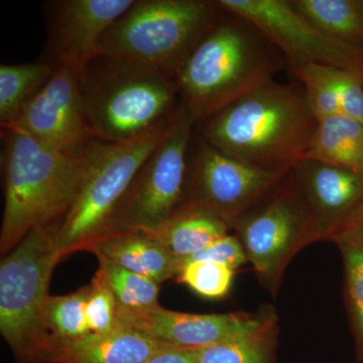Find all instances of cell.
Wrapping results in <instances>:
<instances>
[{"label":"cell","instance_id":"obj_1","mask_svg":"<svg viewBox=\"0 0 363 363\" xmlns=\"http://www.w3.org/2000/svg\"><path fill=\"white\" fill-rule=\"evenodd\" d=\"M316 126L304 89L272 80L204 121L202 133L227 156L290 172L305 159Z\"/></svg>","mask_w":363,"mask_h":363},{"label":"cell","instance_id":"obj_2","mask_svg":"<svg viewBox=\"0 0 363 363\" xmlns=\"http://www.w3.org/2000/svg\"><path fill=\"white\" fill-rule=\"evenodd\" d=\"M226 13L175 76L181 104L195 123H204L274 80L286 63L278 48L257 26Z\"/></svg>","mask_w":363,"mask_h":363},{"label":"cell","instance_id":"obj_3","mask_svg":"<svg viewBox=\"0 0 363 363\" xmlns=\"http://www.w3.org/2000/svg\"><path fill=\"white\" fill-rule=\"evenodd\" d=\"M6 203L0 247L7 252L35 227L65 216L89 160L88 143L77 152L52 149L16 130H4Z\"/></svg>","mask_w":363,"mask_h":363},{"label":"cell","instance_id":"obj_4","mask_svg":"<svg viewBox=\"0 0 363 363\" xmlns=\"http://www.w3.org/2000/svg\"><path fill=\"white\" fill-rule=\"evenodd\" d=\"M88 124L95 138L121 143L169 121L181 106L175 78L150 67L96 55L81 71Z\"/></svg>","mask_w":363,"mask_h":363},{"label":"cell","instance_id":"obj_5","mask_svg":"<svg viewBox=\"0 0 363 363\" xmlns=\"http://www.w3.org/2000/svg\"><path fill=\"white\" fill-rule=\"evenodd\" d=\"M222 13L218 1L135 0L102 35L96 55L150 67L175 78Z\"/></svg>","mask_w":363,"mask_h":363},{"label":"cell","instance_id":"obj_6","mask_svg":"<svg viewBox=\"0 0 363 363\" xmlns=\"http://www.w3.org/2000/svg\"><path fill=\"white\" fill-rule=\"evenodd\" d=\"M63 255L56 223L32 229L1 260L0 331L21 359L45 363L50 279Z\"/></svg>","mask_w":363,"mask_h":363},{"label":"cell","instance_id":"obj_7","mask_svg":"<svg viewBox=\"0 0 363 363\" xmlns=\"http://www.w3.org/2000/svg\"><path fill=\"white\" fill-rule=\"evenodd\" d=\"M174 116L124 142L93 138L88 143L89 160L84 178L70 209L57 223V235L64 255L85 247L106 233L117 206L143 162L168 133Z\"/></svg>","mask_w":363,"mask_h":363},{"label":"cell","instance_id":"obj_8","mask_svg":"<svg viewBox=\"0 0 363 363\" xmlns=\"http://www.w3.org/2000/svg\"><path fill=\"white\" fill-rule=\"evenodd\" d=\"M194 124L181 104L168 133L143 162L104 234L156 228L178 209L185 192Z\"/></svg>","mask_w":363,"mask_h":363},{"label":"cell","instance_id":"obj_9","mask_svg":"<svg viewBox=\"0 0 363 363\" xmlns=\"http://www.w3.org/2000/svg\"><path fill=\"white\" fill-rule=\"evenodd\" d=\"M227 13L250 21L278 48L290 68L336 67L363 78V51L332 39L305 20L289 0H219Z\"/></svg>","mask_w":363,"mask_h":363},{"label":"cell","instance_id":"obj_10","mask_svg":"<svg viewBox=\"0 0 363 363\" xmlns=\"http://www.w3.org/2000/svg\"><path fill=\"white\" fill-rule=\"evenodd\" d=\"M247 260L262 285L274 291L298 248L318 240L314 221L298 186L284 191L262 209L233 222Z\"/></svg>","mask_w":363,"mask_h":363},{"label":"cell","instance_id":"obj_11","mask_svg":"<svg viewBox=\"0 0 363 363\" xmlns=\"http://www.w3.org/2000/svg\"><path fill=\"white\" fill-rule=\"evenodd\" d=\"M290 172L257 168L203 140L188 169L191 190L185 202L209 208L233 224Z\"/></svg>","mask_w":363,"mask_h":363},{"label":"cell","instance_id":"obj_12","mask_svg":"<svg viewBox=\"0 0 363 363\" xmlns=\"http://www.w3.org/2000/svg\"><path fill=\"white\" fill-rule=\"evenodd\" d=\"M6 130L21 131L62 152L83 149L95 138L83 104L80 69L55 67L49 81Z\"/></svg>","mask_w":363,"mask_h":363},{"label":"cell","instance_id":"obj_13","mask_svg":"<svg viewBox=\"0 0 363 363\" xmlns=\"http://www.w3.org/2000/svg\"><path fill=\"white\" fill-rule=\"evenodd\" d=\"M272 312L259 314H190L169 311L159 305L142 310L117 309V323L147 337L180 348H203L226 339L259 330L274 319Z\"/></svg>","mask_w":363,"mask_h":363},{"label":"cell","instance_id":"obj_14","mask_svg":"<svg viewBox=\"0 0 363 363\" xmlns=\"http://www.w3.org/2000/svg\"><path fill=\"white\" fill-rule=\"evenodd\" d=\"M135 0H58L47 4V63L84 68L102 35Z\"/></svg>","mask_w":363,"mask_h":363},{"label":"cell","instance_id":"obj_15","mask_svg":"<svg viewBox=\"0 0 363 363\" xmlns=\"http://www.w3.org/2000/svg\"><path fill=\"white\" fill-rule=\"evenodd\" d=\"M292 171L318 240L332 238L357 223L363 207V173L310 159L298 162Z\"/></svg>","mask_w":363,"mask_h":363},{"label":"cell","instance_id":"obj_16","mask_svg":"<svg viewBox=\"0 0 363 363\" xmlns=\"http://www.w3.org/2000/svg\"><path fill=\"white\" fill-rule=\"evenodd\" d=\"M176 346L155 340L117 323L105 333H91L79 340L57 344L48 355L50 363H145Z\"/></svg>","mask_w":363,"mask_h":363},{"label":"cell","instance_id":"obj_17","mask_svg":"<svg viewBox=\"0 0 363 363\" xmlns=\"http://www.w3.org/2000/svg\"><path fill=\"white\" fill-rule=\"evenodd\" d=\"M85 247L97 255L99 262H111L162 283L178 276V259L164 245L138 230L104 234Z\"/></svg>","mask_w":363,"mask_h":363},{"label":"cell","instance_id":"obj_18","mask_svg":"<svg viewBox=\"0 0 363 363\" xmlns=\"http://www.w3.org/2000/svg\"><path fill=\"white\" fill-rule=\"evenodd\" d=\"M231 224L209 208L183 202L162 225L142 231L161 241L181 262L227 235Z\"/></svg>","mask_w":363,"mask_h":363},{"label":"cell","instance_id":"obj_19","mask_svg":"<svg viewBox=\"0 0 363 363\" xmlns=\"http://www.w3.org/2000/svg\"><path fill=\"white\" fill-rule=\"evenodd\" d=\"M305 159L363 173V124L344 114L318 121Z\"/></svg>","mask_w":363,"mask_h":363},{"label":"cell","instance_id":"obj_20","mask_svg":"<svg viewBox=\"0 0 363 363\" xmlns=\"http://www.w3.org/2000/svg\"><path fill=\"white\" fill-rule=\"evenodd\" d=\"M289 2L320 32L363 51V16L357 0H289Z\"/></svg>","mask_w":363,"mask_h":363},{"label":"cell","instance_id":"obj_21","mask_svg":"<svg viewBox=\"0 0 363 363\" xmlns=\"http://www.w3.org/2000/svg\"><path fill=\"white\" fill-rule=\"evenodd\" d=\"M55 67L47 62L0 66V124L11 128L26 105L51 78Z\"/></svg>","mask_w":363,"mask_h":363},{"label":"cell","instance_id":"obj_22","mask_svg":"<svg viewBox=\"0 0 363 363\" xmlns=\"http://www.w3.org/2000/svg\"><path fill=\"white\" fill-rule=\"evenodd\" d=\"M89 286L80 289L70 295L50 297L45 306L44 330L47 339L48 354L57 344L72 342L91 334L85 307Z\"/></svg>","mask_w":363,"mask_h":363},{"label":"cell","instance_id":"obj_23","mask_svg":"<svg viewBox=\"0 0 363 363\" xmlns=\"http://www.w3.org/2000/svg\"><path fill=\"white\" fill-rule=\"evenodd\" d=\"M277 318L252 333L199 348L198 363H276Z\"/></svg>","mask_w":363,"mask_h":363},{"label":"cell","instance_id":"obj_24","mask_svg":"<svg viewBox=\"0 0 363 363\" xmlns=\"http://www.w3.org/2000/svg\"><path fill=\"white\" fill-rule=\"evenodd\" d=\"M342 252L358 360L363 362V226L355 223L331 238Z\"/></svg>","mask_w":363,"mask_h":363},{"label":"cell","instance_id":"obj_25","mask_svg":"<svg viewBox=\"0 0 363 363\" xmlns=\"http://www.w3.org/2000/svg\"><path fill=\"white\" fill-rule=\"evenodd\" d=\"M99 269L113 291L118 307L142 310L157 306L160 286L154 279L111 262H100Z\"/></svg>","mask_w":363,"mask_h":363},{"label":"cell","instance_id":"obj_26","mask_svg":"<svg viewBox=\"0 0 363 363\" xmlns=\"http://www.w3.org/2000/svg\"><path fill=\"white\" fill-rule=\"evenodd\" d=\"M234 271L230 267L208 262H193L184 264L179 272L181 283L205 298H221L230 292Z\"/></svg>","mask_w":363,"mask_h":363},{"label":"cell","instance_id":"obj_27","mask_svg":"<svg viewBox=\"0 0 363 363\" xmlns=\"http://www.w3.org/2000/svg\"><path fill=\"white\" fill-rule=\"evenodd\" d=\"M117 301L104 274L98 269L89 286L85 313L91 333H105L117 325Z\"/></svg>","mask_w":363,"mask_h":363},{"label":"cell","instance_id":"obj_28","mask_svg":"<svg viewBox=\"0 0 363 363\" xmlns=\"http://www.w3.org/2000/svg\"><path fill=\"white\" fill-rule=\"evenodd\" d=\"M316 68L337 95L342 114L363 124L362 76L336 67L316 65Z\"/></svg>","mask_w":363,"mask_h":363},{"label":"cell","instance_id":"obj_29","mask_svg":"<svg viewBox=\"0 0 363 363\" xmlns=\"http://www.w3.org/2000/svg\"><path fill=\"white\" fill-rule=\"evenodd\" d=\"M293 72L304 86L306 99L317 123L342 114L337 95L318 72L316 65L300 67Z\"/></svg>","mask_w":363,"mask_h":363},{"label":"cell","instance_id":"obj_30","mask_svg":"<svg viewBox=\"0 0 363 363\" xmlns=\"http://www.w3.org/2000/svg\"><path fill=\"white\" fill-rule=\"evenodd\" d=\"M247 260V255H245V248L241 245L240 240L227 234L208 247L202 248L199 252H195L188 259L183 260L180 264V269L184 264H189V262H208L222 264V266L230 267L235 271L236 269L245 264Z\"/></svg>","mask_w":363,"mask_h":363},{"label":"cell","instance_id":"obj_31","mask_svg":"<svg viewBox=\"0 0 363 363\" xmlns=\"http://www.w3.org/2000/svg\"><path fill=\"white\" fill-rule=\"evenodd\" d=\"M199 348H174L145 363H198Z\"/></svg>","mask_w":363,"mask_h":363},{"label":"cell","instance_id":"obj_32","mask_svg":"<svg viewBox=\"0 0 363 363\" xmlns=\"http://www.w3.org/2000/svg\"><path fill=\"white\" fill-rule=\"evenodd\" d=\"M357 223L359 224V225L363 226V207L362 209V212H360L359 217H358Z\"/></svg>","mask_w":363,"mask_h":363},{"label":"cell","instance_id":"obj_33","mask_svg":"<svg viewBox=\"0 0 363 363\" xmlns=\"http://www.w3.org/2000/svg\"><path fill=\"white\" fill-rule=\"evenodd\" d=\"M358 6H359L360 11H362L363 16V0H357Z\"/></svg>","mask_w":363,"mask_h":363}]
</instances>
